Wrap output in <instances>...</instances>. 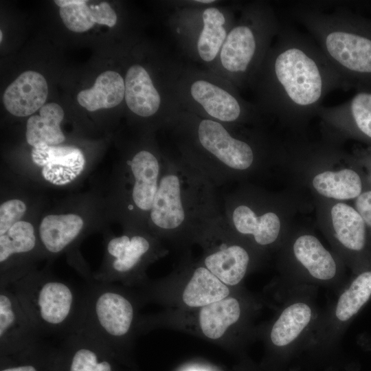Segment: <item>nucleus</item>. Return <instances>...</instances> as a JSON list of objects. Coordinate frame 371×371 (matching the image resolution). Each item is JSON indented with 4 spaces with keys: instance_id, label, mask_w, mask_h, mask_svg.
<instances>
[{
    "instance_id": "28",
    "label": "nucleus",
    "mask_w": 371,
    "mask_h": 371,
    "mask_svg": "<svg viewBox=\"0 0 371 371\" xmlns=\"http://www.w3.org/2000/svg\"><path fill=\"white\" fill-rule=\"evenodd\" d=\"M230 295V289L202 263L194 268L182 293L183 303L202 308Z\"/></svg>"
},
{
    "instance_id": "18",
    "label": "nucleus",
    "mask_w": 371,
    "mask_h": 371,
    "mask_svg": "<svg viewBox=\"0 0 371 371\" xmlns=\"http://www.w3.org/2000/svg\"><path fill=\"white\" fill-rule=\"evenodd\" d=\"M13 291L0 288V347L3 355H16L43 344Z\"/></svg>"
},
{
    "instance_id": "8",
    "label": "nucleus",
    "mask_w": 371,
    "mask_h": 371,
    "mask_svg": "<svg viewBox=\"0 0 371 371\" xmlns=\"http://www.w3.org/2000/svg\"><path fill=\"white\" fill-rule=\"evenodd\" d=\"M10 288L41 337L63 339L79 327L82 288L58 278L49 264L13 282Z\"/></svg>"
},
{
    "instance_id": "5",
    "label": "nucleus",
    "mask_w": 371,
    "mask_h": 371,
    "mask_svg": "<svg viewBox=\"0 0 371 371\" xmlns=\"http://www.w3.org/2000/svg\"><path fill=\"white\" fill-rule=\"evenodd\" d=\"M111 223L104 190L93 188L59 201L45 209L38 227L44 260L50 265L65 254L68 263L85 280L93 273L80 252V245L89 235L104 232Z\"/></svg>"
},
{
    "instance_id": "17",
    "label": "nucleus",
    "mask_w": 371,
    "mask_h": 371,
    "mask_svg": "<svg viewBox=\"0 0 371 371\" xmlns=\"http://www.w3.org/2000/svg\"><path fill=\"white\" fill-rule=\"evenodd\" d=\"M236 240L223 212L210 221L196 239L205 247L203 265L228 286L242 282L251 262L249 250Z\"/></svg>"
},
{
    "instance_id": "14",
    "label": "nucleus",
    "mask_w": 371,
    "mask_h": 371,
    "mask_svg": "<svg viewBox=\"0 0 371 371\" xmlns=\"http://www.w3.org/2000/svg\"><path fill=\"white\" fill-rule=\"evenodd\" d=\"M285 289L267 335L271 347L284 359L306 349L321 314L315 302L317 287L295 285Z\"/></svg>"
},
{
    "instance_id": "25",
    "label": "nucleus",
    "mask_w": 371,
    "mask_h": 371,
    "mask_svg": "<svg viewBox=\"0 0 371 371\" xmlns=\"http://www.w3.org/2000/svg\"><path fill=\"white\" fill-rule=\"evenodd\" d=\"M64 111L55 102L44 104L39 109V115L28 118L25 125V138L29 146L43 143L58 145L65 143L66 136L61 123L64 119Z\"/></svg>"
},
{
    "instance_id": "23",
    "label": "nucleus",
    "mask_w": 371,
    "mask_h": 371,
    "mask_svg": "<svg viewBox=\"0 0 371 371\" xmlns=\"http://www.w3.org/2000/svg\"><path fill=\"white\" fill-rule=\"evenodd\" d=\"M47 83L34 71L21 74L5 90L3 102L7 111L16 117H27L40 109L47 100Z\"/></svg>"
},
{
    "instance_id": "35",
    "label": "nucleus",
    "mask_w": 371,
    "mask_h": 371,
    "mask_svg": "<svg viewBox=\"0 0 371 371\" xmlns=\"http://www.w3.org/2000/svg\"><path fill=\"white\" fill-rule=\"evenodd\" d=\"M2 37H3V34H2V31L1 30L0 31V42L2 41Z\"/></svg>"
},
{
    "instance_id": "19",
    "label": "nucleus",
    "mask_w": 371,
    "mask_h": 371,
    "mask_svg": "<svg viewBox=\"0 0 371 371\" xmlns=\"http://www.w3.org/2000/svg\"><path fill=\"white\" fill-rule=\"evenodd\" d=\"M223 214L234 233L251 237L258 246L271 245L279 236L280 221L275 212L262 211L260 213L235 194L224 197Z\"/></svg>"
},
{
    "instance_id": "22",
    "label": "nucleus",
    "mask_w": 371,
    "mask_h": 371,
    "mask_svg": "<svg viewBox=\"0 0 371 371\" xmlns=\"http://www.w3.org/2000/svg\"><path fill=\"white\" fill-rule=\"evenodd\" d=\"M334 236L346 251L355 255L360 269L371 262L366 225L357 210L343 203L331 210Z\"/></svg>"
},
{
    "instance_id": "20",
    "label": "nucleus",
    "mask_w": 371,
    "mask_h": 371,
    "mask_svg": "<svg viewBox=\"0 0 371 371\" xmlns=\"http://www.w3.org/2000/svg\"><path fill=\"white\" fill-rule=\"evenodd\" d=\"M292 251L305 271L304 285L326 286L337 293L344 285L334 257L314 236L305 234L297 238Z\"/></svg>"
},
{
    "instance_id": "13",
    "label": "nucleus",
    "mask_w": 371,
    "mask_h": 371,
    "mask_svg": "<svg viewBox=\"0 0 371 371\" xmlns=\"http://www.w3.org/2000/svg\"><path fill=\"white\" fill-rule=\"evenodd\" d=\"M104 252L95 280L105 282H135L144 276L148 264L161 255L160 239L149 230L124 229L115 235L107 229L103 232Z\"/></svg>"
},
{
    "instance_id": "11",
    "label": "nucleus",
    "mask_w": 371,
    "mask_h": 371,
    "mask_svg": "<svg viewBox=\"0 0 371 371\" xmlns=\"http://www.w3.org/2000/svg\"><path fill=\"white\" fill-rule=\"evenodd\" d=\"M82 291V316L77 330L93 336L112 351L131 341L136 306L130 295L113 282L94 279L85 282Z\"/></svg>"
},
{
    "instance_id": "2",
    "label": "nucleus",
    "mask_w": 371,
    "mask_h": 371,
    "mask_svg": "<svg viewBox=\"0 0 371 371\" xmlns=\"http://www.w3.org/2000/svg\"><path fill=\"white\" fill-rule=\"evenodd\" d=\"M216 188L180 157L166 154L148 230L159 239L196 240L203 227L222 213Z\"/></svg>"
},
{
    "instance_id": "1",
    "label": "nucleus",
    "mask_w": 371,
    "mask_h": 371,
    "mask_svg": "<svg viewBox=\"0 0 371 371\" xmlns=\"http://www.w3.org/2000/svg\"><path fill=\"white\" fill-rule=\"evenodd\" d=\"M250 87L261 113L302 117L317 112L344 82L314 40L281 27Z\"/></svg>"
},
{
    "instance_id": "12",
    "label": "nucleus",
    "mask_w": 371,
    "mask_h": 371,
    "mask_svg": "<svg viewBox=\"0 0 371 371\" xmlns=\"http://www.w3.org/2000/svg\"><path fill=\"white\" fill-rule=\"evenodd\" d=\"M183 65L172 61L154 78L148 68L133 63L124 77V101L140 120H149L150 130L167 127L182 111L178 83Z\"/></svg>"
},
{
    "instance_id": "6",
    "label": "nucleus",
    "mask_w": 371,
    "mask_h": 371,
    "mask_svg": "<svg viewBox=\"0 0 371 371\" xmlns=\"http://www.w3.org/2000/svg\"><path fill=\"white\" fill-rule=\"evenodd\" d=\"M166 154L151 137L129 149L113 168L104 190L111 223L148 230Z\"/></svg>"
},
{
    "instance_id": "10",
    "label": "nucleus",
    "mask_w": 371,
    "mask_h": 371,
    "mask_svg": "<svg viewBox=\"0 0 371 371\" xmlns=\"http://www.w3.org/2000/svg\"><path fill=\"white\" fill-rule=\"evenodd\" d=\"M178 93L183 111L229 126L239 127L262 113L232 84L205 69L183 66Z\"/></svg>"
},
{
    "instance_id": "16",
    "label": "nucleus",
    "mask_w": 371,
    "mask_h": 371,
    "mask_svg": "<svg viewBox=\"0 0 371 371\" xmlns=\"http://www.w3.org/2000/svg\"><path fill=\"white\" fill-rule=\"evenodd\" d=\"M45 209H38L0 230V288L10 287L44 260L38 227Z\"/></svg>"
},
{
    "instance_id": "32",
    "label": "nucleus",
    "mask_w": 371,
    "mask_h": 371,
    "mask_svg": "<svg viewBox=\"0 0 371 371\" xmlns=\"http://www.w3.org/2000/svg\"><path fill=\"white\" fill-rule=\"evenodd\" d=\"M355 207L366 226L371 229V190L364 191L357 198Z\"/></svg>"
},
{
    "instance_id": "30",
    "label": "nucleus",
    "mask_w": 371,
    "mask_h": 371,
    "mask_svg": "<svg viewBox=\"0 0 371 371\" xmlns=\"http://www.w3.org/2000/svg\"><path fill=\"white\" fill-rule=\"evenodd\" d=\"M87 2L59 9L60 16L66 27L74 32H84L95 25Z\"/></svg>"
},
{
    "instance_id": "27",
    "label": "nucleus",
    "mask_w": 371,
    "mask_h": 371,
    "mask_svg": "<svg viewBox=\"0 0 371 371\" xmlns=\"http://www.w3.org/2000/svg\"><path fill=\"white\" fill-rule=\"evenodd\" d=\"M124 95V78L118 72L109 70L98 76L92 87L80 91L77 100L82 107L93 112L118 106Z\"/></svg>"
},
{
    "instance_id": "36",
    "label": "nucleus",
    "mask_w": 371,
    "mask_h": 371,
    "mask_svg": "<svg viewBox=\"0 0 371 371\" xmlns=\"http://www.w3.org/2000/svg\"><path fill=\"white\" fill-rule=\"evenodd\" d=\"M370 179H371V172H370Z\"/></svg>"
},
{
    "instance_id": "24",
    "label": "nucleus",
    "mask_w": 371,
    "mask_h": 371,
    "mask_svg": "<svg viewBox=\"0 0 371 371\" xmlns=\"http://www.w3.org/2000/svg\"><path fill=\"white\" fill-rule=\"evenodd\" d=\"M317 113L340 122L371 142V90H359L348 101L334 106H320Z\"/></svg>"
},
{
    "instance_id": "34",
    "label": "nucleus",
    "mask_w": 371,
    "mask_h": 371,
    "mask_svg": "<svg viewBox=\"0 0 371 371\" xmlns=\"http://www.w3.org/2000/svg\"><path fill=\"white\" fill-rule=\"evenodd\" d=\"M86 1L85 0H56L54 3L60 8L70 5L82 3Z\"/></svg>"
},
{
    "instance_id": "21",
    "label": "nucleus",
    "mask_w": 371,
    "mask_h": 371,
    "mask_svg": "<svg viewBox=\"0 0 371 371\" xmlns=\"http://www.w3.org/2000/svg\"><path fill=\"white\" fill-rule=\"evenodd\" d=\"M61 341L60 352L67 358V371H113L109 359L113 351L93 336L77 330Z\"/></svg>"
},
{
    "instance_id": "9",
    "label": "nucleus",
    "mask_w": 371,
    "mask_h": 371,
    "mask_svg": "<svg viewBox=\"0 0 371 371\" xmlns=\"http://www.w3.org/2000/svg\"><path fill=\"white\" fill-rule=\"evenodd\" d=\"M216 0L168 1V26L188 58L210 70L233 25L238 8Z\"/></svg>"
},
{
    "instance_id": "31",
    "label": "nucleus",
    "mask_w": 371,
    "mask_h": 371,
    "mask_svg": "<svg viewBox=\"0 0 371 371\" xmlns=\"http://www.w3.org/2000/svg\"><path fill=\"white\" fill-rule=\"evenodd\" d=\"M90 7L93 21L95 23L113 27L117 21V15L109 3L102 2Z\"/></svg>"
},
{
    "instance_id": "29",
    "label": "nucleus",
    "mask_w": 371,
    "mask_h": 371,
    "mask_svg": "<svg viewBox=\"0 0 371 371\" xmlns=\"http://www.w3.org/2000/svg\"><path fill=\"white\" fill-rule=\"evenodd\" d=\"M313 185L320 194L336 199L357 198L363 192L362 179L352 169L319 173L313 178Z\"/></svg>"
},
{
    "instance_id": "3",
    "label": "nucleus",
    "mask_w": 371,
    "mask_h": 371,
    "mask_svg": "<svg viewBox=\"0 0 371 371\" xmlns=\"http://www.w3.org/2000/svg\"><path fill=\"white\" fill-rule=\"evenodd\" d=\"M166 128L172 132L179 157L216 187L247 172L258 158V146L238 134V127L182 110Z\"/></svg>"
},
{
    "instance_id": "33",
    "label": "nucleus",
    "mask_w": 371,
    "mask_h": 371,
    "mask_svg": "<svg viewBox=\"0 0 371 371\" xmlns=\"http://www.w3.org/2000/svg\"><path fill=\"white\" fill-rule=\"evenodd\" d=\"M1 371H39V369L32 362H24L3 367Z\"/></svg>"
},
{
    "instance_id": "7",
    "label": "nucleus",
    "mask_w": 371,
    "mask_h": 371,
    "mask_svg": "<svg viewBox=\"0 0 371 371\" xmlns=\"http://www.w3.org/2000/svg\"><path fill=\"white\" fill-rule=\"evenodd\" d=\"M238 11L217 60L209 71L240 91L250 87L281 25L267 1L245 3Z\"/></svg>"
},
{
    "instance_id": "26",
    "label": "nucleus",
    "mask_w": 371,
    "mask_h": 371,
    "mask_svg": "<svg viewBox=\"0 0 371 371\" xmlns=\"http://www.w3.org/2000/svg\"><path fill=\"white\" fill-rule=\"evenodd\" d=\"M243 313L241 302L230 295L205 306L201 308L199 314L201 330L207 338L218 339L240 321Z\"/></svg>"
},
{
    "instance_id": "15",
    "label": "nucleus",
    "mask_w": 371,
    "mask_h": 371,
    "mask_svg": "<svg viewBox=\"0 0 371 371\" xmlns=\"http://www.w3.org/2000/svg\"><path fill=\"white\" fill-rule=\"evenodd\" d=\"M337 293L335 301L321 313L306 349L324 353L337 346L352 321L371 300V262L355 272Z\"/></svg>"
},
{
    "instance_id": "4",
    "label": "nucleus",
    "mask_w": 371,
    "mask_h": 371,
    "mask_svg": "<svg viewBox=\"0 0 371 371\" xmlns=\"http://www.w3.org/2000/svg\"><path fill=\"white\" fill-rule=\"evenodd\" d=\"M294 17L310 33L345 89L371 90V19L345 8L300 4Z\"/></svg>"
}]
</instances>
